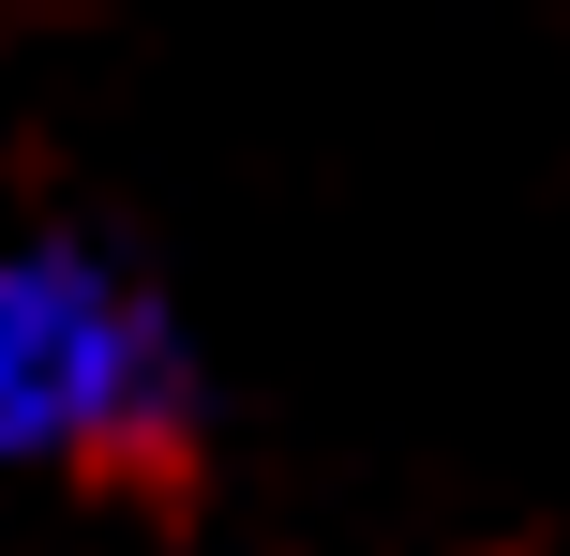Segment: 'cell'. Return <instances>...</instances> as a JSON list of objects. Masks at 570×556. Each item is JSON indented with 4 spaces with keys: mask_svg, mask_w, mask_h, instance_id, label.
Wrapping results in <instances>:
<instances>
[{
    "mask_svg": "<svg viewBox=\"0 0 570 556\" xmlns=\"http://www.w3.org/2000/svg\"><path fill=\"white\" fill-rule=\"evenodd\" d=\"M196 331L136 256L46 226L0 241V467L16 481H120L180 467L196 437Z\"/></svg>",
    "mask_w": 570,
    "mask_h": 556,
    "instance_id": "6da1fadb",
    "label": "cell"
}]
</instances>
